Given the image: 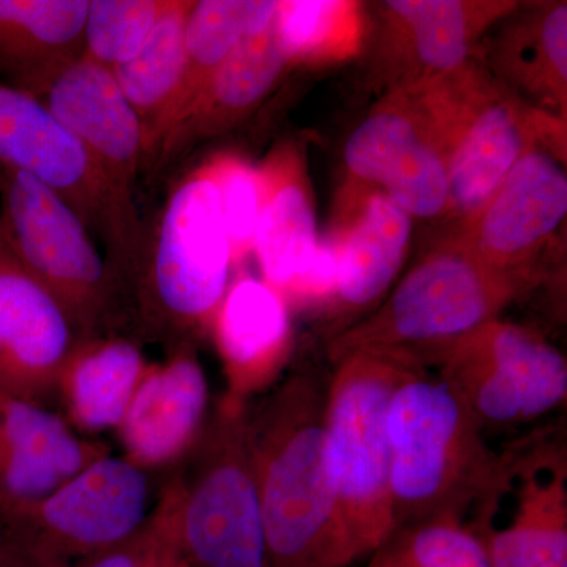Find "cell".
I'll return each mask as SVG.
<instances>
[{
    "label": "cell",
    "mask_w": 567,
    "mask_h": 567,
    "mask_svg": "<svg viewBox=\"0 0 567 567\" xmlns=\"http://www.w3.org/2000/svg\"><path fill=\"white\" fill-rule=\"evenodd\" d=\"M324 388L308 372L249 402V443L262 505L268 567H347V536L330 445Z\"/></svg>",
    "instance_id": "obj_1"
},
{
    "label": "cell",
    "mask_w": 567,
    "mask_h": 567,
    "mask_svg": "<svg viewBox=\"0 0 567 567\" xmlns=\"http://www.w3.org/2000/svg\"><path fill=\"white\" fill-rule=\"evenodd\" d=\"M481 421L440 377H406L388 409L395 527L436 516L466 518L498 466Z\"/></svg>",
    "instance_id": "obj_2"
},
{
    "label": "cell",
    "mask_w": 567,
    "mask_h": 567,
    "mask_svg": "<svg viewBox=\"0 0 567 567\" xmlns=\"http://www.w3.org/2000/svg\"><path fill=\"white\" fill-rule=\"evenodd\" d=\"M540 279L494 270L447 238L410 270L375 311L349 324L330 344L331 361L354 350L410 354L424 365L473 333Z\"/></svg>",
    "instance_id": "obj_3"
},
{
    "label": "cell",
    "mask_w": 567,
    "mask_h": 567,
    "mask_svg": "<svg viewBox=\"0 0 567 567\" xmlns=\"http://www.w3.org/2000/svg\"><path fill=\"white\" fill-rule=\"evenodd\" d=\"M324 388V431L339 506L357 559L394 532L388 409L394 391L424 365L410 354L354 350L333 361Z\"/></svg>",
    "instance_id": "obj_4"
},
{
    "label": "cell",
    "mask_w": 567,
    "mask_h": 567,
    "mask_svg": "<svg viewBox=\"0 0 567 567\" xmlns=\"http://www.w3.org/2000/svg\"><path fill=\"white\" fill-rule=\"evenodd\" d=\"M233 254L207 159L175 185L134 278L141 322L171 349L210 334L233 281Z\"/></svg>",
    "instance_id": "obj_5"
},
{
    "label": "cell",
    "mask_w": 567,
    "mask_h": 567,
    "mask_svg": "<svg viewBox=\"0 0 567 567\" xmlns=\"http://www.w3.org/2000/svg\"><path fill=\"white\" fill-rule=\"evenodd\" d=\"M249 402L226 393L178 464L177 540L188 567H268Z\"/></svg>",
    "instance_id": "obj_6"
},
{
    "label": "cell",
    "mask_w": 567,
    "mask_h": 567,
    "mask_svg": "<svg viewBox=\"0 0 567 567\" xmlns=\"http://www.w3.org/2000/svg\"><path fill=\"white\" fill-rule=\"evenodd\" d=\"M413 92L442 141L450 188L446 216L457 223L480 212L537 142H566L565 121L522 102L477 61Z\"/></svg>",
    "instance_id": "obj_7"
},
{
    "label": "cell",
    "mask_w": 567,
    "mask_h": 567,
    "mask_svg": "<svg viewBox=\"0 0 567 567\" xmlns=\"http://www.w3.org/2000/svg\"><path fill=\"white\" fill-rule=\"evenodd\" d=\"M151 473L107 454L35 505L0 514V567H89L151 516Z\"/></svg>",
    "instance_id": "obj_8"
},
{
    "label": "cell",
    "mask_w": 567,
    "mask_h": 567,
    "mask_svg": "<svg viewBox=\"0 0 567 567\" xmlns=\"http://www.w3.org/2000/svg\"><path fill=\"white\" fill-rule=\"evenodd\" d=\"M0 166L31 175L76 212L104 245L115 281L142 262L136 203L118 192L41 100L0 81Z\"/></svg>",
    "instance_id": "obj_9"
},
{
    "label": "cell",
    "mask_w": 567,
    "mask_h": 567,
    "mask_svg": "<svg viewBox=\"0 0 567 567\" xmlns=\"http://www.w3.org/2000/svg\"><path fill=\"white\" fill-rule=\"evenodd\" d=\"M0 230L81 339L99 336L114 311L117 284L76 212L31 175L0 166Z\"/></svg>",
    "instance_id": "obj_10"
},
{
    "label": "cell",
    "mask_w": 567,
    "mask_h": 567,
    "mask_svg": "<svg viewBox=\"0 0 567 567\" xmlns=\"http://www.w3.org/2000/svg\"><path fill=\"white\" fill-rule=\"evenodd\" d=\"M468 514L492 567H567L565 439L540 432L499 453Z\"/></svg>",
    "instance_id": "obj_11"
},
{
    "label": "cell",
    "mask_w": 567,
    "mask_h": 567,
    "mask_svg": "<svg viewBox=\"0 0 567 567\" xmlns=\"http://www.w3.org/2000/svg\"><path fill=\"white\" fill-rule=\"evenodd\" d=\"M429 361L484 427L533 423L566 402L565 354L525 324L492 320Z\"/></svg>",
    "instance_id": "obj_12"
},
{
    "label": "cell",
    "mask_w": 567,
    "mask_h": 567,
    "mask_svg": "<svg viewBox=\"0 0 567 567\" xmlns=\"http://www.w3.org/2000/svg\"><path fill=\"white\" fill-rule=\"evenodd\" d=\"M566 215V142L543 141L450 238L494 270L540 279L537 257Z\"/></svg>",
    "instance_id": "obj_13"
},
{
    "label": "cell",
    "mask_w": 567,
    "mask_h": 567,
    "mask_svg": "<svg viewBox=\"0 0 567 567\" xmlns=\"http://www.w3.org/2000/svg\"><path fill=\"white\" fill-rule=\"evenodd\" d=\"M344 159L360 185H379L412 218L447 215L442 142L415 92L390 91L347 140Z\"/></svg>",
    "instance_id": "obj_14"
},
{
    "label": "cell",
    "mask_w": 567,
    "mask_h": 567,
    "mask_svg": "<svg viewBox=\"0 0 567 567\" xmlns=\"http://www.w3.org/2000/svg\"><path fill=\"white\" fill-rule=\"evenodd\" d=\"M514 0H386L379 3L375 63L388 91H415L477 61L486 33Z\"/></svg>",
    "instance_id": "obj_15"
},
{
    "label": "cell",
    "mask_w": 567,
    "mask_h": 567,
    "mask_svg": "<svg viewBox=\"0 0 567 567\" xmlns=\"http://www.w3.org/2000/svg\"><path fill=\"white\" fill-rule=\"evenodd\" d=\"M80 341L65 309L22 268L0 230V393L50 409Z\"/></svg>",
    "instance_id": "obj_16"
},
{
    "label": "cell",
    "mask_w": 567,
    "mask_h": 567,
    "mask_svg": "<svg viewBox=\"0 0 567 567\" xmlns=\"http://www.w3.org/2000/svg\"><path fill=\"white\" fill-rule=\"evenodd\" d=\"M210 415V388L196 347L171 350L151 363L121 424L123 457L145 472L169 468L188 456Z\"/></svg>",
    "instance_id": "obj_17"
},
{
    "label": "cell",
    "mask_w": 567,
    "mask_h": 567,
    "mask_svg": "<svg viewBox=\"0 0 567 567\" xmlns=\"http://www.w3.org/2000/svg\"><path fill=\"white\" fill-rule=\"evenodd\" d=\"M107 454L48 406L0 393V514L35 505Z\"/></svg>",
    "instance_id": "obj_18"
},
{
    "label": "cell",
    "mask_w": 567,
    "mask_h": 567,
    "mask_svg": "<svg viewBox=\"0 0 567 567\" xmlns=\"http://www.w3.org/2000/svg\"><path fill=\"white\" fill-rule=\"evenodd\" d=\"M112 185L134 200L145 162L144 128L110 70L81 58L41 99Z\"/></svg>",
    "instance_id": "obj_19"
},
{
    "label": "cell",
    "mask_w": 567,
    "mask_h": 567,
    "mask_svg": "<svg viewBox=\"0 0 567 567\" xmlns=\"http://www.w3.org/2000/svg\"><path fill=\"white\" fill-rule=\"evenodd\" d=\"M210 334L221 358L224 393L246 402L278 383L293 350L289 306L274 287L245 270L230 281Z\"/></svg>",
    "instance_id": "obj_20"
},
{
    "label": "cell",
    "mask_w": 567,
    "mask_h": 567,
    "mask_svg": "<svg viewBox=\"0 0 567 567\" xmlns=\"http://www.w3.org/2000/svg\"><path fill=\"white\" fill-rule=\"evenodd\" d=\"M289 69L274 14L267 25L248 33L235 48L192 106L167 130L148 163L164 166L199 142L229 132L264 102Z\"/></svg>",
    "instance_id": "obj_21"
},
{
    "label": "cell",
    "mask_w": 567,
    "mask_h": 567,
    "mask_svg": "<svg viewBox=\"0 0 567 567\" xmlns=\"http://www.w3.org/2000/svg\"><path fill=\"white\" fill-rule=\"evenodd\" d=\"M259 171L262 207L252 254L264 281L287 303L319 246L303 148L297 142H281L268 153Z\"/></svg>",
    "instance_id": "obj_22"
},
{
    "label": "cell",
    "mask_w": 567,
    "mask_h": 567,
    "mask_svg": "<svg viewBox=\"0 0 567 567\" xmlns=\"http://www.w3.org/2000/svg\"><path fill=\"white\" fill-rule=\"evenodd\" d=\"M488 73L517 99L567 121V3H520L492 29Z\"/></svg>",
    "instance_id": "obj_23"
},
{
    "label": "cell",
    "mask_w": 567,
    "mask_h": 567,
    "mask_svg": "<svg viewBox=\"0 0 567 567\" xmlns=\"http://www.w3.org/2000/svg\"><path fill=\"white\" fill-rule=\"evenodd\" d=\"M89 0H0V81L43 99L82 58Z\"/></svg>",
    "instance_id": "obj_24"
},
{
    "label": "cell",
    "mask_w": 567,
    "mask_h": 567,
    "mask_svg": "<svg viewBox=\"0 0 567 567\" xmlns=\"http://www.w3.org/2000/svg\"><path fill=\"white\" fill-rule=\"evenodd\" d=\"M347 223L338 234V286L333 303L342 316L374 306L398 278L409 251L412 218L372 193L347 207Z\"/></svg>",
    "instance_id": "obj_25"
},
{
    "label": "cell",
    "mask_w": 567,
    "mask_h": 567,
    "mask_svg": "<svg viewBox=\"0 0 567 567\" xmlns=\"http://www.w3.org/2000/svg\"><path fill=\"white\" fill-rule=\"evenodd\" d=\"M148 365L130 339H81L59 377L55 401L61 402L62 416L81 435L115 431Z\"/></svg>",
    "instance_id": "obj_26"
},
{
    "label": "cell",
    "mask_w": 567,
    "mask_h": 567,
    "mask_svg": "<svg viewBox=\"0 0 567 567\" xmlns=\"http://www.w3.org/2000/svg\"><path fill=\"white\" fill-rule=\"evenodd\" d=\"M276 2L278 0H194L186 20L181 84L164 117L152 155L167 130L192 106L241 40L271 21Z\"/></svg>",
    "instance_id": "obj_27"
},
{
    "label": "cell",
    "mask_w": 567,
    "mask_h": 567,
    "mask_svg": "<svg viewBox=\"0 0 567 567\" xmlns=\"http://www.w3.org/2000/svg\"><path fill=\"white\" fill-rule=\"evenodd\" d=\"M194 0H173L132 61L110 70L144 128L145 162L173 103L185 62V28ZM144 162V163H145Z\"/></svg>",
    "instance_id": "obj_28"
},
{
    "label": "cell",
    "mask_w": 567,
    "mask_h": 567,
    "mask_svg": "<svg viewBox=\"0 0 567 567\" xmlns=\"http://www.w3.org/2000/svg\"><path fill=\"white\" fill-rule=\"evenodd\" d=\"M275 29L290 69L349 62L368 43V17L357 0H278Z\"/></svg>",
    "instance_id": "obj_29"
},
{
    "label": "cell",
    "mask_w": 567,
    "mask_h": 567,
    "mask_svg": "<svg viewBox=\"0 0 567 567\" xmlns=\"http://www.w3.org/2000/svg\"><path fill=\"white\" fill-rule=\"evenodd\" d=\"M364 567H492L486 547L457 516L399 525L369 555Z\"/></svg>",
    "instance_id": "obj_30"
},
{
    "label": "cell",
    "mask_w": 567,
    "mask_h": 567,
    "mask_svg": "<svg viewBox=\"0 0 567 567\" xmlns=\"http://www.w3.org/2000/svg\"><path fill=\"white\" fill-rule=\"evenodd\" d=\"M173 0H89L82 58L112 70L132 61Z\"/></svg>",
    "instance_id": "obj_31"
},
{
    "label": "cell",
    "mask_w": 567,
    "mask_h": 567,
    "mask_svg": "<svg viewBox=\"0 0 567 567\" xmlns=\"http://www.w3.org/2000/svg\"><path fill=\"white\" fill-rule=\"evenodd\" d=\"M218 189L219 204L234 267H241L252 256L257 224L262 207V175L244 156L216 153L207 159Z\"/></svg>",
    "instance_id": "obj_32"
},
{
    "label": "cell",
    "mask_w": 567,
    "mask_h": 567,
    "mask_svg": "<svg viewBox=\"0 0 567 567\" xmlns=\"http://www.w3.org/2000/svg\"><path fill=\"white\" fill-rule=\"evenodd\" d=\"M177 514L178 487L173 476L163 487L147 520L89 567H159L177 537Z\"/></svg>",
    "instance_id": "obj_33"
},
{
    "label": "cell",
    "mask_w": 567,
    "mask_h": 567,
    "mask_svg": "<svg viewBox=\"0 0 567 567\" xmlns=\"http://www.w3.org/2000/svg\"><path fill=\"white\" fill-rule=\"evenodd\" d=\"M159 567H188L186 565L185 558H183L181 547H178L177 537H175L174 543L171 544V547L167 548L166 555H164L162 565Z\"/></svg>",
    "instance_id": "obj_34"
}]
</instances>
